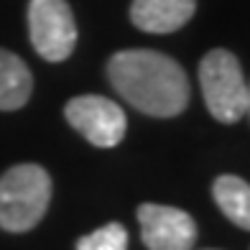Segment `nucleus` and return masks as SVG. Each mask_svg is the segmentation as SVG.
Returning a JSON list of instances; mask_svg holds the SVG:
<instances>
[{
	"mask_svg": "<svg viewBox=\"0 0 250 250\" xmlns=\"http://www.w3.org/2000/svg\"><path fill=\"white\" fill-rule=\"evenodd\" d=\"M112 89L151 118H176L189 105V77L171 56L151 49H125L110 56Z\"/></svg>",
	"mask_w": 250,
	"mask_h": 250,
	"instance_id": "obj_1",
	"label": "nucleus"
},
{
	"mask_svg": "<svg viewBox=\"0 0 250 250\" xmlns=\"http://www.w3.org/2000/svg\"><path fill=\"white\" fill-rule=\"evenodd\" d=\"M51 176L36 164L13 166L0 176V227L5 232L33 230L51 202Z\"/></svg>",
	"mask_w": 250,
	"mask_h": 250,
	"instance_id": "obj_2",
	"label": "nucleus"
},
{
	"mask_svg": "<svg viewBox=\"0 0 250 250\" xmlns=\"http://www.w3.org/2000/svg\"><path fill=\"white\" fill-rule=\"evenodd\" d=\"M199 84L214 120L237 123L248 112V84L232 51L212 49L204 56L199 62Z\"/></svg>",
	"mask_w": 250,
	"mask_h": 250,
	"instance_id": "obj_3",
	"label": "nucleus"
},
{
	"mask_svg": "<svg viewBox=\"0 0 250 250\" xmlns=\"http://www.w3.org/2000/svg\"><path fill=\"white\" fill-rule=\"evenodd\" d=\"M28 33L36 54L46 62L69 59L77 46V23L66 0H31Z\"/></svg>",
	"mask_w": 250,
	"mask_h": 250,
	"instance_id": "obj_4",
	"label": "nucleus"
},
{
	"mask_svg": "<svg viewBox=\"0 0 250 250\" xmlns=\"http://www.w3.org/2000/svg\"><path fill=\"white\" fill-rule=\"evenodd\" d=\"M64 115L66 123L97 148L118 146L125 138V128H128L125 110L102 95H79L69 100L64 107Z\"/></svg>",
	"mask_w": 250,
	"mask_h": 250,
	"instance_id": "obj_5",
	"label": "nucleus"
},
{
	"mask_svg": "<svg viewBox=\"0 0 250 250\" xmlns=\"http://www.w3.org/2000/svg\"><path fill=\"white\" fill-rule=\"evenodd\" d=\"M138 222L148 250H191L197 243V222L184 209L148 202L138 207Z\"/></svg>",
	"mask_w": 250,
	"mask_h": 250,
	"instance_id": "obj_6",
	"label": "nucleus"
},
{
	"mask_svg": "<svg viewBox=\"0 0 250 250\" xmlns=\"http://www.w3.org/2000/svg\"><path fill=\"white\" fill-rule=\"evenodd\" d=\"M197 10V0H133L130 21L146 33H174L184 28Z\"/></svg>",
	"mask_w": 250,
	"mask_h": 250,
	"instance_id": "obj_7",
	"label": "nucleus"
},
{
	"mask_svg": "<svg viewBox=\"0 0 250 250\" xmlns=\"http://www.w3.org/2000/svg\"><path fill=\"white\" fill-rule=\"evenodd\" d=\"M33 77L26 62L13 51L0 49V110H21L31 100Z\"/></svg>",
	"mask_w": 250,
	"mask_h": 250,
	"instance_id": "obj_8",
	"label": "nucleus"
},
{
	"mask_svg": "<svg viewBox=\"0 0 250 250\" xmlns=\"http://www.w3.org/2000/svg\"><path fill=\"white\" fill-rule=\"evenodd\" d=\"M212 197L225 217L243 230H250V184L240 176L225 174L212 184Z\"/></svg>",
	"mask_w": 250,
	"mask_h": 250,
	"instance_id": "obj_9",
	"label": "nucleus"
},
{
	"mask_svg": "<svg viewBox=\"0 0 250 250\" xmlns=\"http://www.w3.org/2000/svg\"><path fill=\"white\" fill-rule=\"evenodd\" d=\"M77 250H128V230L120 222H110L84 235L77 243Z\"/></svg>",
	"mask_w": 250,
	"mask_h": 250,
	"instance_id": "obj_10",
	"label": "nucleus"
},
{
	"mask_svg": "<svg viewBox=\"0 0 250 250\" xmlns=\"http://www.w3.org/2000/svg\"><path fill=\"white\" fill-rule=\"evenodd\" d=\"M248 112H250V84H248Z\"/></svg>",
	"mask_w": 250,
	"mask_h": 250,
	"instance_id": "obj_11",
	"label": "nucleus"
}]
</instances>
